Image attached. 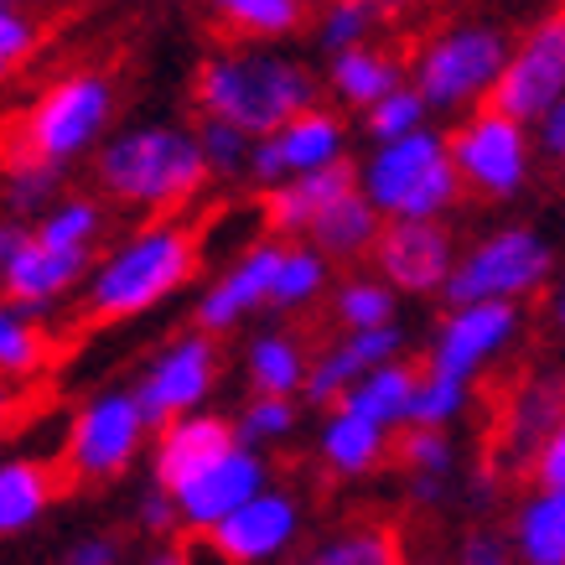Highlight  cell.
Wrapping results in <instances>:
<instances>
[{"instance_id":"6da1fadb","label":"cell","mask_w":565,"mask_h":565,"mask_svg":"<svg viewBox=\"0 0 565 565\" xmlns=\"http://www.w3.org/2000/svg\"><path fill=\"white\" fill-rule=\"evenodd\" d=\"M198 109L203 120L239 125L244 136H275L296 115L317 109V78L280 52H213L198 68Z\"/></svg>"},{"instance_id":"7a4b0ae2","label":"cell","mask_w":565,"mask_h":565,"mask_svg":"<svg viewBox=\"0 0 565 565\" xmlns=\"http://www.w3.org/2000/svg\"><path fill=\"white\" fill-rule=\"evenodd\" d=\"M192 265H198V244L182 223H146L140 234L109 249V255L88 270L84 286V311L94 322H120V317H140L156 301H167L172 291L188 286Z\"/></svg>"},{"instance_id":"3957f363","label":"cell","mask_w":565,"mask_h":565,"mask_svg":"<svg viewBox=\"0 0 565 565\" xmlns=\"http://www.w3.org/2000/svg\"><path fill=\"white\" fill-rule=\"evenodd\" d=\"M203 177V140L198 130H177V125H140V130L104 140L99 151V188L130 207H151V213L192 203Z\"/></svg>"},{"instance_id":"277c9868","label":"cell","mask_w":565,"mask_h":565,"mask_svg":"<svg viewBox=\"0 0 565 565\" xmlns=\"http://www.w3.org/2000/svg\"><path fill=\"white\" fill-rule=\"evenodd\" d=\"M462 172L451 161V140L436 130H415L405 140L379 146L359 172V192L384 218H441L462 192Z\"/></svg>"},{"instance_id":"5b68a950","label":"cell","mask_w":565,"mask_h":565,"mask_svg":"<svg viewBox=\"0 0 565 565\" xmlns=\"http://www.w3.org/2000/svg\"><path fill=\"white\" fill-rule=\"evenodd\" d=\"M115 84L104 73H68L32 99L17 125V156H36L52 167H68L109 130Z\"/></svg>"},{"instance_id":"8992f818","label":"cell","mask_w":565,"mask_h":565,"mask_svg":"<svg viewBox=\"0 0 565 565\" xmlns=\"http://www.w3.org/2000/svg\"><path fill=\"white\" fill-rule=\"evenodd\" d=\"M509 42L493 26H451L415 57V88L430 109H467L478 99H493L509 68Z\"/></svg>"},{"instance_id":"52a82bcc","label":"cell","mask_w":565,"mask_h":565,"mask_svg":"<svg viewBox=\"0 0 565 565\" xmlns=\"http://www.w3.org/2000/svg\"><path fill=\"white\" fill-rule=\"evenodd\" d=\"M555 270V249L545 244V234L534 228H498L482 244H472L457 259V275L446 286L451 307H478V301H524L550 280Z\"/></svg>"},{"instance_id":"ba28073f","label":"cell","mask_w":565,"mask_h":565,"mask_svg":"<svg viewBox=\"0 0 565 565\" xmlns=\"http://www.w3.org/2000/svg\"><path fill=\"white\" fill-rule=\"evenodd\" d=\"M146 411L136 390H104L94 394L68 430V472L78 482H109L136 462L140 436H146Z\"/></svg>"},{"instance_id":"9c48e42d","label":"cell","mask_w":565,"mask_h":565,"mask_svg":"<svg viewBox=\"0 0 565 565\" xmlns=\"http://www.w3.org/2000/svg\"><path fill=\"white\" fill-rule=\"evenodd\" d=\"M451 161L472 192L514 198L530 182V130L503 109H482L451 136Z\"/></svg>"},{"instance_id":"30bf717a","label":"cell","mask_w":565,"mask_h":565,"mask_svg":"<svg viewBox=\"0 0 565 565\" xmlns=\"http://www.w3.org/2000/svg\"><path fill=\"white\" fill-rule=\"evenodd\" d=\"M565 99V11L545 17L514 47L503 84L493 88V109L514 115L519 125H540Z\"/></svg>"},{"instance_id":"8fae6325","label":"cell","mask_w":565,"mask_h":565,"mask_svg":"<svg viewBox=\"0 0 565 565\" xmlns=\"http://www.w3.org/2000/svg\"><path fill=\"white\" fill-rule=\"evenodd\" d=\"M213 379H218V353L203 332H192V338H177L156 353L146 379L136 384V399L151 426H172L182 415H198Z\"/></svg>"},{"instance_id":"7c38bea8","label":"cell","mask_w":565,"mask_h":565,"mask_svg":"<svg viewBox=\"0 0 565 565\" xmlns=\"http://www.w3.org/2000/svg\"><path fill=\"white\" fill-rule=\"evenodd\" d=\"M0 275H6L11 307L42 311V307H52V301H63V296L84 280L88 255L52 249V244H42L36 234H26V228H17V223H6V228H0Z\"/></svg>"},{"instance_id":"4fadbf2b","label":"cell","mask_w":565,"mask_h":565,"mask_svg":"<svg viewBox=\"0 0 565 565\" xmlns=\"http://www.w3.org/2000/svg\"><path fill=\"white\" fill-rule=\"evenodd\" d=\"M519 332V307L514 301H478V307H451L441 322L436 343H430V374L462 379L472 384L482 363H493Z\"/></svg>"},{"instance_id":"5bb4252c","label":"cell","mask_w":565,"mask_h":565,"mask_svg":"<svg viewBox=\"0 0 565 565\" xmlns=\"http://www.w3.org/2000/svg\"><path fill=\"white\" fill-rule=\"evenodd\" d=\"M379 275L394 291H446L457 275V255H451V234L436 218H394L384 223V239L374 249Z\"/></svg>"},{"instance_id":"9a60e30c","label":"cell","mask_w":565,"mask_h":565,"mask_svg":"<svg viewBox=\"0 0 565 565\" xmlns=\"http://www.w3.org/2000/svg\"><path fill=\"white\" fill-rule=\"evenodd\" d=\"M327 167H343V120L332 109H307L286 130L255 140L249 177L259 188H280L291 177H311V172H327Z\"/></svg>"},{"instance_id":"2e32d148","label":"cell","mask_w":565,"mask_h":565,"mask_svg":"<svg viewBox=\"0 0 565 565\" xmlns=\"http://www.w3.org/2000/svg\"><path fill=\"white\" fill-rule=\"evenodd\" d=\"M296 530H301L296 498L280 493V488H265L255 503H244L239 514L223 519L218 530L203 534V540L218 550V555H228V561H239V565H270L296 545Z\"/></svg>"},{"instance_id":"e0dca14e","label":"cell","mask_w":565,"mask_h":565,"mask_svg":"<svg viewBox=\"0 0 565 565\" xmlns=\"http://www.w3.org/2000/svg\"><path fill=\"white\" fill-rule=\"evenodd\" d=\"M239 446V430L223 426L218 415H182L172 426H161L151 457V482L161 493H188L207 467H218Z\"/></svg>"},{"instance_id":"ac0fdd59","label":"cell","mask_w":565,"mask_h":565,"mask_svg":"<svg viewBox=\"0 0 565 565\" xmlns=\"http://www.w3.org/2000/svg\"><path fill=\"white\" fill-rule=\"evenodd\" d=\"M265 478H270L265 462L239 441L218 467H207L188 493H177V514H182V524H188L192 534H213L223 519H234L244 503H255V498L270 488Z\"/></svg>"},{"instance_id":"d6986e66","label":"cell","mask_w":565,"mask_h":565,"mask_svg":"<svg viewBox=\"0 0 565 565\" xmlns=\"http://www.w3.org/2000/svg\"><path fill=\"white\" fill-rule=\"evenodd\" d=\"M565 420V374H540L524 379L509 399V415L498 426V472H534L540 446L550 441V430Z\"/></svg>"},{"instance_id":"ffe728a7","label":"cell","mask_w":565,"mask_h":565,"mask_svg":"<svg viewBox=\"0 0 565 565\" xmlns=\"http://www.w3.org/2000/svg\"><path fill=\"white\" fill-rule=\"evenodd\" d=\"M280 255H286V244H249L203 291V301H198V327H203V332H228V327L244 322L249 311L265 307L275 296Z\"/></svg>"},{"instance_id":"44dd1931","label":"cell","mask_w":565,"mask_h":565,"mask_svg":"<svg viewBox=\"0 0 565 565\" xmlns=\"http://www.w3.org/2000/svg\"><path fill=\"white\" fill-rule=\"evenodd\" d=\"M405 343V332L399 327H369V332H348L343 343H332L322 359L311 363L307 374V399L311 405H343V394L359 384L363 374H374L384 363H394Z\"/></svg>"},{"instance_id":"7402d4cb","label":"cell","mask_w":565,"mask_h":565,"mask_svg":"<svg viewBox=\"0 0 565 565\" xmlns=\"http://www.w3.org/2000/svg\"><path fill=\"white\" fill-rule=\"evenodd\" d=\"M348 192H359L353 167H327V172H311V177H291V182L265 192V223L275 234H286V239L291 234H311V223L322 218L338 198H348Z\"/></svg>"},{"instance_id":"603a6c76","label":"cell","mask_w":565,"mask_h":565,"mask_svg":"<svg viewBox=\"0 0 565 565\" xmlns=\"http://www.w3.org/2000/svg\"><path fill=\"white\" fill-rule=\"evenodd\" d=\"M384 239V213H379L363 192H348L311 223V249H322L327 259H359L374 255Z\"/></svg>"},{"instance_id":"cb8c5ba5","label":"cell","mask_w":565,"mask_h":565,"mask_svg":"<svg viewBox=\"0 0 565 565\" xmlns=\"http://www.w3.org/2000/svg\"><path fill=\"white\" fill-rule=\"evenodd\" d=\"M415 390H420V374L411 363H384L374 374H363L353 390L343 394V405L353 415H369L374 426H411V405H415Z\"/></svg>"},{"instance_id":"d4e9b609","label":"cell","mask_w":565,"mask_h":565,"mask_svg":"<svg viewBox=\"0 0 565 565\" xmlns=\"http://www.w3.org/2000/svg\"><path fill=\"white\" fill-rule=\"evenodd\" d=\"M384 436H390V430L374 426L369 415H353L348 405H338L322 426V462L332 467L338 478H363V472L379 467V457H384Z\"/></svg>"},{"instance_id":"484cf974","label":"cell","mask_w":565,"mask_h":565,"mask_svg":"<svg viewBox=\"0 0 565 565\" xmlns=\"http://www.w3.org/2000/svg\"><path fill=\"white\" fill-rule=\"evenodd\" d=\"M332 94L343 104H359V109H374L379 99H390L394 88H405V73L390 52L379 47H348L332 57Z\"/></svg>"},{"instance_id":"4316f807","label":"cell","mask_w":565,"mask_h":565,"mask_svg":"<svg viewBox=\"0 0 565 565\" xmlns=\"http://www.w3.org/2000/svg\"><path fill=\"white\" fill-rule=\"evenodd\" d=\"M514 545L524 565H565V488H540L514 519Z\"/></svg>"},{"instance_id":"83f0119b","label":"cell","mask_w":565,"mask_h":565,"mask_svg":"<svg viewBox=\"0 0 565 565\" xmlns=\"http://www.w3.org/2000/svg\"><path fill=\"white\" fill-rule=\"evenodd\" d=\"M57 482H52V467L32 462V457H11L0 467V530L6 534H21L32 530L42 509L52 503Z\"/></svg>"},{"instance_id":"f1b7e54d","label":"cell","mask_w":565,"mask_h":565,"mask_svg":"<svg viewBox=\"0 0 565 565\" xmlns=\"http://www.w3.org/2000/svg\"><path fill=\"white\" fill-rule=\"evenodd\" d=\"M307 374H311L307 353H301V343L286 338V332H265V338L249 343V384H255V394L291 399L296 390H307Z\"/></svg>"},{"instance_id":"f546056e","label":"cell","mask_w":565,"mask_h":565,"mask_svg":"<svg viewBox=\"0 0 565 565\" xmlns=\"http://www.w3.org/2000/svg\"><path fill=\"white\" fill-rule=\"evenodd\" d=\"M307 565H405V545L390 524H353L311 550Z\"/></svg>"},{"instance_id":"4dcf8cb0","label":"cell","mask_w":565,"mask_h":565,"mask_svg":"<svg viewBox=\"0 0 565 565\" xmlns=\"http://www.w3.org/2000/svg\"><path fill=\"white\" fill-rule=\"evenodd\" d=\"M57 192H63V167L36 161V156H11V167H6V203L17 213H52L63 203Z\"/></svg>"},{"instance_id":"1f68e13d","label":"cell","mask_w":565,"mask_h":565,"mask_svg":"<svg viewBox=\"0 0 565 565\" xmlns=\"http://www.w3.org/2000/svg\"><path fill=\"white\" fill-rule=\"evenodd\" d=\"M207 6L244 36H286L301 21V0H207Z\"/></svg>"},{"instance_id":"d6a6232c","label":"cell","mask_w":565,"mask_h":565,"mask_svg":"<svg viewBox=\"0 0 565 565\" xmlns=\"http://www.w3.org/2000/svg\"><path fill=\"white\" fill-rule=\"evenodd\" d=\"M32 234L42 244H52V249L88 255V244H94V234H99V207L88 203V198H63L52 213H42V218H36Z\"/></svg>"},{"instance_id":"836d02e7","label":"cell","mask_w":565,"mask_h":565,"mask_svg":"<svg viewBox=\"0 0 565 565\" xmlns=\"http://www.w3.org/2000/svg\"><path fill=\"white\" fill-rule=\"evenodd\" d=\"M332 311H338V322H343L348 332L390 327L394 322V286L390 280H343Z\"/></svg>"},{"instance_id":"e575fe53","label":"cell","mask_w":565,"mask_h":565,"mask_svg":"<svg viewBox=\"0 0 565 565\" xmlns=\"http://www.w3.org/2000/svg\"><path fill=\"white\" fill-rule=\"evenodd\" d=\"M327 286V255L322 249H286L280 255V275H275V296L270 307H307V301H317Z\"/></svg>"},{"instance_id":"d590c367","label":"cell","mask_w":565,"mask_h":565,"mask_svg":"<svg viewBox=\"0 0 565 565\" xmlns=\"http://www.w3.org/2000/svg\"><path fill=\"white\" fill-rule=\"evenodd\" d=\"M379 26H384V17H379L374 0H332L322 11V21H317V42L338 57L348 47H363L369 32H379Z\"/></svg>"},{"instance_id":"8d00e7d4","label":"cell","mask_w":565,"mask_h":565,"mask_svg":"<svg viewBox=\"0 0 565 565\" xmlns=\"http://www.w3.org/2000/svg\"><path fill=\"white\" fill-rule=\"evenodd\" d=\"M42 359H47V338L36 332L32 311L6 307V317H0V369L11 379H26Z\"/></svg>"},{"instance_id":"74e56055","label":"cell","mask_w":565,"mask_h":565,"mask_svg":"<svg viewBox=\"0 0 565 565\" xmlns=\"http://www.w3.org/2000/svg\"><path fill=\"white\" fill-rule=\"evenodd\" d=\"M426 94L415 84L394 88L390 99H379L374 109H369V136L379 140V146H390V140H405L415 136V130H426Z\"/></svg>"},{"instance_id":"f35d334b","label":"cell","mask_w":565,"mask_h":565,"mask_svg":"<svg viewBox=\"0 0 565 565\" xmlns=\"http://www.w3.org/2000/svg\"><path fill=\"white\" fill-rule=\"evenodd\" d=\"M467 411V384L462 379H441V374H420V390H415V405H411V426H430L441 430L446 420H457Z\"/></svg>"},{"instance_id":"ab89813d","label":"cell","mask_w":565,"mask_h":565,"mask_svg":"<svg viewBox=\"0 0 565 565\" xmlns=\"http://www.w3.org/2000/svg\"><path fill=\"white\" fill-rule=\"evenodd\" d=\"M198 140H203L207 172H213V177H239V172H249V161H255V136H244L239 125L203 120Z\"/></svg>"},{"instance_id":"60d3db41","label":"cell","mask_w":565,"mask_h":565,"mask_svg":"<svg viewBox=\"0 0 565 565\" xmlns=\"http://www.w3.org/2000/svg\"><path fill=\"white\" fill-rule=\"evenodd\" d=\"M399 467H411V478H446L451 472V441L430 426H405V436L394 441Z\"/></svg>"},{"instance_id":"b9f144b4","label":"cell","mask_w":565,"mask_h":565,"mask_svg":"<svg viewBox=\"0 0 565 565\" xmlns=\"http://www.w3.org/2000/svg\"><path fill=\"white\" fill-rule=\"evenodd\" d=\"M296 426V405L291 399H280V394H255L239 415V441H280V436H291Z\"/></svg>"},{"instance_id":"7bdbcfd3","label":"cell","mask_w":565,"mask_h":565,"mask_svg":"<svg viewBox=\"0 0 565 565\" xmlns=\"http://www.w3.org/2000/svg\"><path fill=\"white\" fill-rule=\"evenodd\" d=\"M36 47V21L26 11H11V6H0V68L17 73Z\"/></svg>"},{"instance_id":"ee69618b","label":"cell","mask_w":565,"mask_h":565,"mask_svg":"<svg viewBox=\"0 0 565 565\" xmlns=\"http://www.w3.org/2000/svg\"><path fill=\"white\" fill-rule=\"evenodd\" d=\"M534 482L540 488H565V420L550 430V441L534 457Z\"/></svg>"},{"instance_id":"f6af8a7d","label":"cell","mask_w":565,"mask_h":565,"mask_svg":"<svg viewBox=\"0 0 565 565\" xmlns=\"http://www.w3.org/2000/svg\"><path fill=\"white\" fill-rule=\"evenodd\" d=\"M457 565H509V540L493 530H472L462 540V561Z\"/></svg>"},{"instance_id":"bcb514c9","label":"cell","mask_w":565,"mask_h":565,"mask_svg":"<svg viewBox=\"0 0 565 565\" xmlns=\"http://www.w3.org/2000/svg\"><path fill=\"white\" fill-rule=\"evenodd\" d=\"M140 524H146L151 534L177 530V524H182V514H177V498H172V493H161V488L151 482V493L140 498Z\"/></svg>"},{"instance_id":"7dc6e473","label":"cell","mask_w":565,"mask_h":565,"mask_svg":"<svg viewBox=\"0 0 565 565\" xmlns=\"http://www.w3.org/2000/svg\"><path fill=\"white\" fill-rule=\"evenodd\" d=\"M63 565H120V545L115 540H78Z\"/></svg>"},{"instance_id":"c3c4849f","label":"cell","mask_w":565,"mask_h":565,"mask_svg":"<svg viewBox=\"0 0 565 565\" xmlns=\"http://www.w3.org/2000/svg\"><path fill=\"white\" fill-rule=\"evenodd\" d=\"M540 146H545L555 161H565V99L540 120Z\"/></svg>"},{"instance_id":"681fc988","label":"cell","mask_w":565,"mask_h":565,"mask_svg":"<svg viewBox=\"0 0 565 565\" xmlns=\"http://www.w3.org/2000/svg\"><path fill=\"white\" fill-rule=\"evenodd\" d=\"M188 555H192V565H239V561H228V555H218L203 534H192V540H188Z\"/></svg>"},{"instance_id":"f907efd6","label":"cell","mask_w":565,"mask_h":565,"mask_svg":"<svg viewBox=\"0 0 565 565\" xmlns=\"http://www.w3.org/2000/svg\"><path fill=\"white\" fill-rule=\"evenodd\" d=\"M146 565H192V555H188V545H182V550H156Z\"/></svg>"},{"instance_id":"816d5d0a","label":"cell","mask_w":565,"mask_h":565,"mask_svg":"<svg viewBox=\"0 0 565 565\" xmlns=\"http://www.w3.org/2000/svg\"><path fill=\"white\" fill-rule=\"evenodd\" d=\"M374 6H379V17H384V21H394L399 11H411L415 0H374Z\"/></svg>"},{"instance_id":"f5cc1de1","label":"cell","mask_w":565,"mask_h":565,"mask_svg":"<svg viewBox=\"0 0 565 565\" xmlns=\"http://www.w3.org/2000/svg\"><path fill=\"white\" fill-rule=\"evenodd\" d=\"M550 317H555V327H565V286L555 291V301H550Z\"/></svg>"},{"instance_id":"db71d44e","label":"cell","mask_w":565,"mask_h":565,"mask_svg":"<svg viewBox=\"0 0 565 565\" xmlns=\"http://www.w3.org/2000/svg\"><path fill=\"white\" fill-rule=\"evenodd\" d=\"M6 6H11V11H26V17H32L36 6H52V0H6Z\"/></svg>"},{"instance_id":"11a10c76","label":"cell","mask_w":565,"mask_h":565,"mask_svg":"<svg viewBox=\"0 0 565 565\" xmlns=\"http://www.w3.org/2000/svg\"><path fill=\"white\" fill-rule=\"evenodd\" d=\"M411 565H436V561H411Z\"/></svg>"}]
</instances>
